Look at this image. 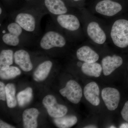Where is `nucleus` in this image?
I'll use <instances>...</instances> for the list:
<instances>
[{
	"label": "nucleus",
	"instance_id": "nucleus-1",
	"mask_svg": "<svg viewBox=\"0 0 128 128\" xmlns=\"http://www.w3.org/2000/svg\"><path fill=\"white\" fill-rule=\"evenodd\" d=\"M47 14L40 0L8 12L7 19L16 22L26 32L37 37L41 34V19Z\"/></svg>",
	"mask_w": 128,
	"mask_h": 128
},
{
	"label": "nucleus",
	"instance_id": "nucleus-2",
	"mask_svg": "<svg viewBox=\"0 0 128 128\" xmlns=\"http://www.w3.org/2000/svg\"><path fill=\"white\" fill-rule=\"evenodd\" d=\"M38 44L41 49L50 50L61 48L66 45L65 38L53 24L46 29L45 32L37 39Z\"/></svg>",
	"mask_w": 128,
	"mask_h": 128
},
{
	"label": "nucleus",
	"instance_id": "nucleus-3",
	"mask_svg": "<svg viewBox=\"0 0 128 128\" xmlns=\"http://www.w3.org/2000/svg\"><path fill=\"white\" fill-rule=\"evenodd\" d=\"M111 36L114 43L120 48L128 46V21L120 19L115 21L112 26Z\"/></svg>",
	"mask_w": 128,
	"mask_h": 128
},
{
	"label": "nucleus",
	"instance_id": "nucleus-4",
	"mask_svg": "<svg viewBox=\"0 0 128 128\" xmlns=\"http://www.w3.org/2000/svg\"><path fill=\"white\" fill-rule=\"evenodd\" d=\"M50 16L56 27L71 32H76L80 28V21L74 15L66 14Z\"/></svg>",
	"mask_w": 128,
	"mask_h": 128
},
{
	"label": "nucleus",
	"instance_id": "nucleus-5",
	"mask_svg": "<svg viewBox=\"0 0 128 128\" xmlns=\"http://www.w3.org/2000/svg\"><path fill=\"white\" fill-rule=\"evenodd\" d=\"M59 92L62 96L66 97L70 102L74 104L79 103L82 96L81 87L74 80H69L65 87L60 89Z\"/></svg>",
	"mask_w": 128,
	"mask_h": 128
},
{
	"label": "nucleus",
	"instance_id": "nucleus-6",
	"mask_svg": "<svg viewBox=\"0 0 128 128\" xmlns=\"http://www.w3.org/2000/svg\"><path fill=\"white\" fill-rule=\"evenodd\" d=\"M42 104L49 115L54 118L64 116L68 112L67 107L57 103L55 97L52 95H48L44 97Z\"/></svg>",
	"mask_w": 128,
	"mask_h": 128
},
{
	"label": "nucleus",
	"instance_id": "nucleus-7",
	"mask_svg": "<svg viewBox=\"0 0 128 128\" xmlns=\"http://www.w3.org/2000/svg\"><path fill=\"white\" fill-rule=\"evenodd\" d=\"M7 20L0 24V28L20 37L25 43L36 41V37L26 32L18 24L8 19Z\"/></svg>",
	"mask_w": 128,
	"mask_h": 128
},
{
	"label": "nucleus",
	"instance_id": "nucleus-8",
	"mask_svg": "<svg viewBox=\"0 0 128 128\" xmlns=\"http://www.w3.org/2000/svg\"><path fill=\"white\" fill-rule=\"evenodd\" d=\"M41 4L48 14L56 16L67 14L68 12L64 0H40Z\"/></svg>",
	"mask_w": 128,
	"mask_h": 128
},
{
	"label": "nucleus",
	"instance_id": "nucleus-9",
	"mask_svg": "<svg viewBox=\"0 0 128 128\" xmlns=\"http://www.w3.org/2000/svg\"><path fill=\"white\" fill-rule=\"evenodd\" d=\"M102 96L108 110L113 111L116 109L120 99V93L118 90L113 88H105L102 91Z\"/></svg>",
	"mask_w": 128,
	"mask_h": 128
},
{
	"label": "nucleus",
	"instance_id": "nucleus-10",
	"mask_svg": "<svg viewBox=\"0 0 128 128\" xmlns=\"http://www.w3.org/2000/svg\"><path fill=\"white\" fill-rule=\"evenodd\" d=\"M122 7L118 2L111 0H103L98 2L96 6V11L105 16H111L121 11Z\"/></svg>",
	"mask_w": 128,
	"mask_h": 128
},
{
	"label": "nucleus",
	"instance_id": "nucleus-11",
	"mask_svg": "<svg viewBox=\"0 0 128 128\" xmlns=\"http://www.w3.org/2000/svg\"><path fill=\"white\" fill-rule=\"evenodd\" d=\"M14 61L22 70L26 72L31 71L33 67L30 54L24 49H19L14 52Z\"/></svg>",
	"mask_w": 128,
	"mask_h": 128
},
{
	"label": "nucleus",
	"instance_id": "nucleus-12",
	"mask_svg": "<svg viewBox=\"0 0 128 128\" xmlns=\"http://www.w3.org/2000/svg\"><path fill=\"white\" fill-rule=\"evenodd\" d=\"M122 59L120 56L114 55L104 57L102 60L104 74L105 76L110 75L116 69L122 65Z\"/></svg>",
	"mask_w": 128,
	"mask_h": 128
},
{
	"label": "nucleus",
	"instance_id": "nucleus-13",
	"mask_svg": "<svg viewBox=\"0 0 128 128\" xmlns=\"http://www.w3.org/2000/svg\"><path fill=\"white\" fill-rule=\"evenodd\" d=\"M85 98L92 105L97 106L99 105L100 89L96 83L92 82L86 85L84 89Z\"/></svg>",
	"mask_w": 128,
	"mask_h": 128
},
{
	"label": "nucleus",
	"instance_id": "nucleus-14",
	"mask_svg": "<svg viewBox=\"0 0 128 128\" xmlns=\"http://www.w3.org/2000/svg\"><path fill=\"white\" fill-rule=\"evenodd\" d=\"M87 33L89 37L96 43L102 44L106 40V36L98 24L92 22L87 27Z\"/></svg>",
	"mask_w": 128,
	"mask_h": 128
},
{
	"label": "nucleus",
	"instance_id": "nucleus-15",
	"mask_svg": "<svg viewBox=\"0 0 128 128\" xmlns=\"http://www.w3.org/2000/svg\"><path fill=\"white\" fill-rule=\"evenodd\" d=\"M76 55L79 60L87 63L95 62L99 59L98 54L88 46L79 48L76 51Z\"/></svg>",
	"mask_w": 128,
	"mask_h": 128
},
{
	"label": "nucleus",
	"instance_id": "nucleus-16",
	"mask_svg": "<svg viewBox=\"0 0 128 128\" xmlns=\"http://www.w3.org/2000/svg\"><path fill=\"white\" fill-rule=\"evenodd\" d=\"M38 110L32 108L26 109L22 114L23 126L25 128H36L38 127L37 118L39 115Z\"/></svg>",
	"mask_w": 128,
	"mask_h": 128
},
{
	"label": "nucleus",
	"instance_id": "nucleus-17",
	"mask_svg": "<svg viewBox=\"0 0 128 128\" xmlns=\"http://www.w3.org/2000/svg\"><path fill=\"white\" fill-rule=\"evenodd\" d=\"M53 66V62L50 60H46L41 62L35 70L33 74V78L35 81L40 82L48 77Z\"/></svg>",
	"mask_w": 128,
	"mask_h": 128
},
{
	"label": "nucleus",
	"instance_id": "nucleus-18",
	"mask_svg": "<svg viewBox=\"0 0 128 128\" xmlns=\"http://www.w3.org/2000/svg\"><path fill=\"white\" fill-rule=\"evenodd\" d=\"M0 40L2 43L12 47H17L25 43L20 37L2 28H0Z\"/></svg>",
	"mask_w": 128,
	"mask_h": 128
},
{
	"label": "nucleus",
	"instance_id": "nucleus-19",
	"mask_svg": "<svg viewBox=\"0 0 128 128\" xmlns=\"http://www.w3.org/2000/svg\"><path fill=\"white\" fill-rule=\"evenodd\" d=\"M82 71L88 76L98 77L102 70V66L96 62H84L81 67Z\"/></svg>",
	"mask_w": 128,
	"mask_h": 128
},
{
	"label": "nucleus",
	"instance_id": "nucleus-20",
	"mask_svg": "<svg viewBox=\"0 0 128 128\" xmlns=\"http://www.w3.org/2000/svg\"><path fill=\"white\" fill-rule=\"evenodd\" d=\"M13 50L10 49L2 50L0 53V70L8 68L13 64L14 60Z\"/></svg>",
	"mask_w": 128,
	"mask_h": 128
},
{
	"label": "nucleus",
	"instance_id": "nucleus-21",
	"mask_svg": "<svg viewBox=\"0 0 128 128\" xmlns=\"http://www.w3.org/2000/svg\"><path fill=\"white\" fill-rule=\"evenodd\" d=\"M54 122L58 128H70L76 124L78 121L77 118L73 115H67L54 118Z\"/></svg>",
	"mask_w": 128,
	"mask_h": 128
},
{
	"label": "nucleus",
	"instance_id": "nucleus-22",
	"mask_svg": "<svg viewBox=\"0 0 128 128\" xmlns=\"http://www.w3.org/2000/svg\"><path fill=\"white\" fill-rule=\"evenodd\" d=\"M32 89L28 87L18 92L17 95V99L20 106L23 107L28 104L32 98Z\"/></svg>",
	"mask_w": 128,
	"mask_h": 128
},
{
	"label": "nucleus",
	"instance_id": "nucleus-23",
	"mask_svg": "<svg viewBox=\"0 0 128 128\" xmlns=\"http://www.w3.org/2000/svg\"><path fill=\"white\" fill-rule=\"evenodd\" d=\"M6 103L8 106L10 108H15L17 105L16 98V89L15 85L9 83L6 86Z\"/></svg>",
	"mask_w": 128,
	"mask_h": 128
},
{
	"label": "nucleus",
	"instance_id": "nucleus-24",
	"mask_svg": "<svg viewBox=\"0 0 128 128\" xmlns=\"http://www.w3.org/2000/svg\"><path fill=\"white\" fill-rule=\"evenodd\" d=\"M21 73L20 69L16 66H10L4 70H0V77L3 80L12 79Z\"/></svg>",
	"mask_w": 128,
	"mask_h": 128
},
{
	"label": "nucleus",
	"instance_id": "nucleus-25",
	"mask_svg": "<svg viewBox=\"0 0 128 128\" xmlns=\"http://www.w3.org/2000/svg\"><path fill=\"white\" fill-rule=\"evenodd\" d=\"M18 0H2L3 3L2 4L6 10L9 9L11 12L16 10V3Z\"/></svg>",
	"mask_w": 128,
	"mask_h": 128
},
{
	"label": "nucleus",
	"instance_id": "nucleus-26",
	"mask_svg": "<svg viewBox=\"0 0 128 128\" xmlns=\"http://www.w3.org/2000/svg\"><path fill=\"white\" fill-rule=\"evenodd\" d=\"M8 12L6 11L4 6L2 3L0 6V23L2 24L5 19H7L8 17Z\"/></svg>",
	"mask_w": 128,
	"mask_h": 128
},
{
	"label": "nucleus",
	"instance_id": "nucleus-27",
	"mask_svg": "<svg viewBox=\"0 0 128 128\" xmlns=\"http://www.w3.org/2000/svg\"><path fill=\"white\" fill-rule=\"evenodd\" d=\"M0 99L3 101L6 100V86L2 82H0Z\"/></svg>",
	"mask_w": 128,
	"mask_h": 128
},
{
	"label": "nucleus",
	"instance_id": "nucleus-28",
	"mask_svg": "<svg viewBox=\"0 0 128 128\" xmlns=\"http://www.w3.org/2000/svg\"><path fill=\"white\" fill-rule=\"evenodd\" d=\"M121 114L123 118L128 122V101L126 102L121 112Z\"/></svg>",
	"mask_w": 128,
	"mask_h": 128
},
{
	"label": "nucleus",
	"instance_id": "nucleus-29",
	"mask_svg": "<svg viewBox=\"0 0 128 128\" xmlns=\"http://www.w3.org/2000/svg\"><path fill=\"white\" fill-rule=\"evenodd\" d=\"M0 128H14L15 127L14 126H11L10 124H8L7 123L5 122L0 120Z\"/></svg>",
	"mask_w": 128,
	"mask_h": 128
},
{
	"label": "nucleus",
	"instance_id": "nucleus-30",
	"mask_svg": "<svg viewBox=\"0 0 128 128\" xmlns=\"http://www.w3.org/2000/svg\"><path fill=\"white\" fill-rule=\"evenodd\" d=\"M25 2V4H33V3H36L38 2L40 0H22Z\"/></svg>",
	"mask_w": 128,
	"mask_h": 128
},
{
	"label": "nucleus",
	"instance_id": "nucleus-31",
	"mask_svg": "<svg viewBox=\"0 0 128 128\" xmlns=\"http://www.w3.org/2000/svg\"><path fill=\"white\" fill-rule=\"evenodd\" d=\"M120 128H128V124L124 123L122 124L120 127Z\"/></svg>",
	"mask_w": 128,
	"mask_h": 128
},
{
	"label": "nucleus",
	"instance_id": "nucleus-32",
	"mask_svg": "<svg viewBox=\"0 0 128 128\" xmlns=\"http://www.w3.org/2000/svg\"><path fill=\"white\" fill-rule=\"evenodd\" d=\"M84 128H97L96 126L94 125H89L88 126H85Z\"/></svg>",
	"mask_w": 128,
	"mask_h": 128
},
{
	"label": "nucleus",
	"instance_id": "nucleus-33",
	"mask_svg": "<svg viewBox=\"0 0 128 128\" xmlns=\"http://www.w3.org/2000/svg\"><path fill=\"white\" fill-rule=\"evenodd\" d=\"M73 1L75 2H78L80 1V0H73Z\"/></svg>",
	"mask_w": 128,
	"mask_h": 128
},
{
	"label": "nucleus",
	"instance_id": "nucleus-34",
	"mask_svg": "<svg viewBox=\"0 0 128 128\" xmlns=\"http://www.w3.org/2000/svg\"><path fill=\"white\" fill-rule=\"evenodd\" d=\"M110 128H116V127L114 126H111L110 127Z\"/></svg>",
	"mask_w": 128,
	"mask_h": 128
}]
</instances>
